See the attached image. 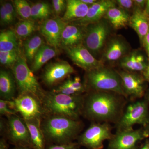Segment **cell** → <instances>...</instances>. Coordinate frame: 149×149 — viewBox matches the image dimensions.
Returning <instances> with one entry per match:
<instances>
[{
	"mask_svg": "<svg viewBox=\"0 0 149 149\" xmlns=\"http://www.w3.org/2000/svg\"><path fill=\"white\" fill-rule=\"evenodd\" d=\"M41 128L47 144H64L74 142L83 128L82 122L60 116L47 115Z\"/></svg>",
	"mask_w": 149,
	"mask_h": 149,
	"instance_id": "cell-1",
	"label": "cell"
},
{
	"mask_svg": "<svg viewBox=\"0 0 149 149\" xmlns=\"http://www.w3.org/2000/svg\"><path fill=\"white\" fill-rule=\"evenodd\" d=\"M118 99L108 92H94L84 98L83 114L95 121H112L118 116L121 110Z\"/></svg>",
	"mask_w": 149,
	"mask_h": 149,
	"instance_id": "cell-2",
	"label": "cell"
},
{
	"mask_svg": "<svg viewBox=\"0 0 149 149\" xmlns=\"http://www.w3.org/2000/svg\"><path fill=\"white\" fill-rule=\"evenodd\" d=\"M84 98L52 92L46 93L43 106L47 115L60 116L78 120L83 114Z\"/></svg>",
	"mask_w": 149,
	"mask_h": 149,
	"instance_id": "cell-3",
	"label": "cell"
},
{
	"mask_svg": "<svg viewBox=\"0 0 149 149\" xmlns=\"http://www.w3.org/2000/svg\"><path fill=\"white\" fill-rule=\"evenodd\" d=\"M86 78L87 85L94 92L110 91L127 97L117 71L103 65L87 72Z\"/></svg>",
	"mask_w": 149,
	"mask_h": 149,
	"instance_id": "cell-4",
	"label": "cell"
},
{
	"mask_svg": "<svg viewBox=\"0 0 149 149\" xmlns=\"http://www.w3.org/2000/svg\"><path fill=\"white\" fill-rule=\"evenodd\" d=\"M12 68L19 95H31L42 104L46 93L42 90L33 72L28 67L25 56L20 53L18 60Z\"/></svg>",
	"mask_w": 149,
	"mask_h": 149,
	"instance_id": "cell-5",
	"label": "cell"
},
{
	"mask_svg": "<svg viewBox=\"0 0 149 149\" xmlns=\"http://www.w3.org/2000/svg\"><path fill=\"white\" fill-rule=\"evenodd\" d=\"M111 26L106 19H102L86 27V34L83 45L94 56L105 48L111 32Z\"/></svg>",
	"mask_w": 149,
	"mask_h": 149,
	"instance_id": "cell-6",
	"label": "cell"
},
{
	"mask_svg": "<svg viewBox=\"0 0 149 149\" xmlns=\"http://www.w3.org/2000/svg\"><path fill=\"white\" fill-rule=\"evenodd\" d=\"M113 136L111 126L108 123H93L78 136L77 143L88 149H102L104 141H109Z\"/></svg>",
	"mask_w": 149,
	"mask_h": 149,
	"instance_id": "cell-7",
	"label": "cell"
},
{
	"mask_svg": "<svg viewBox=\"0 0 149 149\" xmlns=\"http://www.w3.org/2000/svg\"><path fill=\"white\" fill-rule=\"evenodd\" d=\"M149 123L148 104L145 101H138L127 107L124 114L119 119L118 130L133 128L136 124L145 126Z\"/></svg>",
	"mask_w": 149,
	"mask_h": 149,
	"instance_id": "cell-8",
	"label": "cell"
},
{
	"mask_svg": "<svg viewBox=\"0 0 149 149\" xmlns=\"http://www.w3.org/2000/svg\"><path fill=\"white\" fill-rule=\"evenodd\" d=\"M15 110L24 120L42 119L46 115L42 104L35 97L29 95H19L13 100Z\"/></svg>",
	"mask_w": 149,
	"mask_h": 149,
	"instance_id": "cell-9",
	"label": "cell"
},
{
	"mask_svg": "<svg viewBox=\"0 0 149 149\" xmlns=\"http://www.w3.org/2000/svg\"><path fill=\"white\" fill-rule=\"evenodd\" d=\"M149 137L145 128L117 130L109 140L108 149H137L138 144Z\"/></svg>",
	"mask_w": 149,
	"mask_h": 149,
	"instance_id": "cell-10",
	"label": "cell"
},
{
	"mask_svg": "<svg viewBox=\"0 0 149 149\" xmlns=\"http://www.w3.org/2000/svg\"><path fill=\"white\" fill-rule=\"evenodd\" d=\"M8 119L7 136L10 143L15 146H22L31 148L30 134L24 119L17 115L9 116Z\"/></svg>",
	"mask_w": 149,
	"mask_h": 149,
	"instance_id": "cell-11",
	"label": "cell"
},
{
	"mask_svg": "<svg viewBox=\"0 0 149 149\" xmlns=\"http://www.w3.org/2000/svg\"><path fill=\"white\" fill-rule=\"evenodd\" d=\"M65 49L73 63L87 72L104 65V63L95 58L83 44Z\"/></svg>",
	"mask_w": 149,
	"mask_h": 149,
	"instance_id": "cell-12",
	"label": "cell"
},
{
	"mask_svg": "<svg viewBox=\"0 0 149 149\" xmlns=\"http://www.w3.org/2000/svg\"><path fill=\"white\" fill-rule=\"evenodd\" d=\"M67 24L62 19H49L40 25V32L48 45L57 49L61 46L63 32Z\"/></svg>",
	"mask_w": 149,
	"mask_h": 149,
	"instance_id": "cell-13",
	"label": "cell"
},
{
	"mask_svg": "<svg viewBox=\"0 0 149 149\" xmlns=\"http://www.w3.org/2000/svg\"><path fill=\"white\" fill-rule=\"evenodd\" d=\"M74 72V68L67 62L56 61L46 66L42 78L46 85L52 86Z\"/></svg>",
	"mask_w": 149,
	"mask_h": 149,
	"instance_id": "cell-14",
	"label": "cell"
},
{
	"mask_svg": "<svg viewBox=\"0 0 149 149\" xmlns=\"http://www.w3.org/2000/svg\"><path fill=\"white\" fill-rule=\"evenodd\" d=\"M122 81L123 88L126 96L142 97L145 93V78L143 76L125 70L117 71Z\"/></svg>",
	"mask_w": 149,
	"mask_h": 149,
	"instance_id": "cell-15",
	"label": "cell"
},
{
	"mask_svg": "<svg viewBox=\"0 0 149 149\" xmlns=\"http://www.w3.org/2000/svg\"><path fill=\"white\" fill-rule=\"evenodd\" d=\"M129 45L122 36H116L106 44L102 61L113 62L120 60L128 54Z\"/></svg>",
	"mask_w": 149,
	"mask_h": 149,
	"instance_id": "cell-16",
	"label": "cell"
},
{
	"mask_svg": "<svg viewBox=\"0 0 149 149\" xmlns=\"http://www.w3.org/2000/svg\"><path fill=\"white\" fill-rule=\"evenodd\" d=\"M116 5L115 1H98L93 5L89 6L88 13L84 18L75 22L77 24L83 26L95 23L104 18L108 10L111 8L116 6Z\"/></svg>",
	"mask_w": 149,
	"mask_h": 149,
	"instance_id": "cell-17",
	"label": "cell"
},
{
	"mask_svg": "<svg viewBox=\"0 0 149 149\" xmlns=\"http://www.w3.org/2000/svg\"><path fill=\"white\" fill-rule=\"evenodd\" d=\"M86 32V26L67 24L63 32L61 45L65 49L83 44Z\"/></svg>",
	"mask_w": 149,
	"mask_h": 149,
	"instance_id": "cell-18",
	"label": "cell"
},
{
	"mask_svg": "<svg viewBox=\"0 0 149 149\" xmlns=\"http://www.w3.org/2000/svg\"><path fill=\"white\" fill-rule=\"evenodd\" d=\"M129 26L137 33L141 45L149 30V17L144 10L135 6L130 17Z\"/></svg>",
	"mask_w": 149,
	"mask_h": 149,
	"instance_id": "cell-19",
	"label": "cell"
},
{
	"mask_svg": "<svg viewBox=\"0 0 149 149\" xmlns=\"http://www.w3.org/2000/svg\"><path fill=\"white\" fill-rule=\"evenodd\" d=\"M29 130L33 149H45L47 143L42 128V119L24 120Z\"/></svg>",
	"mask_w": 149,
	"mask_h": 149,
	"instance_id": "cell-20",
	"label": "cell"
},
{
	"mask_svg": "<svg viewBox=\"0 0 149 149\" xmlns=\"http://www.w3.org/2000/svg\"><path fill=\"white\" fill-rule=\"evenodd\" d=\"M89 8L81 0L66 1V9L62 19L66 22L80 20L86 16Z\"/></svg>",
	"mask_w": 149,
	"mask_h": 149,
	"instance_id": "cell-21",
	"label": "cell"
},
{
	"mask_svg": "<svg viewBox=\"0 0 149 149\" xmlns=\"http://www.w3.org/2000/svg\"><path fill=\"white\" fill-rule=\"evenodd\" d=\"M15 79L11 72L2 70L0 72V95L2 100H13L16 92Z\"/></svg>",
	"mask_w": 149,
	"mask_h": 149,
	"instance_id": "cell-22",
	"label": "cell"
},
{
	"mask_svg": "<svg viewBox=\"0 0 149 149\" xmlns=\"http://www.w3.org/2000/svg\"><path fill=\"white\" fill-rule=\"evenodd\" d=\"M130 17L128 13L122 9L115 6L108 10L104 18L107 20L113 29L118 30L129 25Z\"/></svg>",
	"mask_w": 149,
	"mask_h": 149,
	"instance_id": "cell-23",
	"label": "cell"
},
{
	"mask_svg": "<svg viewBox=\"0 0 149 149\" xmlns=\"http://www.w3.org/2000/svg\"><path fill=\"white\" fill-rule=\"evenodd\" d=\"M85 91V87L80 77H75L67 79L52 92L68 95H80Z\"/></svg>",
	"mask_w": 149,
	"mask_h": 149,
	"instance_id": "cell-24",
	"label": "cell"
},
{
	"mask_svg": "<svg viewBox=\"0 0 149 149\" xmlns=\"http://www.w3.org/2000/svg\"><path fill=\"white\" fill-rule=\"evenodd\" d=\"M57 49L49 45H43L35 55L32 61L31 70L37 72L49 61L57 54Z\"/></svg>",
	"mask_w": 149,
	"mask_h": 149,
	"instance_id": "cell-25",
	"label": "cell"
},
{
	"mask_svg": "<svg viewBox=\"0 0 149 149\" xmlns=\"http://www.w3.org/2000/svg\"><path fill=\"white\" fill-rule=\"evenodd\" d=\"M17 42L15 32L10 29L2 31L0 34V52L19 50Z\"/></svg>",
	"mask_w": 149,
	"mask_h": 149,
	"instance_id": "cell-26",
	"label": "cell"
},
{
	"mask_svg": "<svg viewBox=\"0 0 149 149\" xmlns=\"http://www.w3.org/2000/svg\"><path fill=\"white\" fill-rule=\"evenodd\" d=\"M44 44L42 38L39 35H35L26 40L24 44V56L26 59L33 61L35 55Z\"/></svg>",
	"mask_w": 149,
	"mask_h": 149,
	"instance_id": "cell-27",
	"label": "cell"
},
{
	"mask_svg": "<svg viewBox=\"0 0 149 149\" xmlns=\"http://www.w3.org/2000/svg\"><path fill=\"white\" fill-rule=\"evenodd\" d=\"M37 29V25L32 19H24L17 23L15 33L20 39H24L32 35Z\"/></svg>",
	"mask_w": 149,
	"mask_h": 149,
	"instance_id": "cell-28",
	"label": "cell"
},
{
	"mask_svg": "<svg viewBox=\"0 0 149 149\" xmlns=\"http://www.w3.org/2000/svg\"><path fill=\"white\" fill-rule=\"evenodd\" d=\"M139 50H135L129 53L120 60V66L124 70L130 72H136L138 63Z\"/></svg>",
	"mask_w": 149,
	"mask_h": 149,
	"instance_id": "cell-29",
	"label": "cell"
},
{
	"mask_svg": "<svg viewBox=\"0 0 149 149\" xmlns=\"http://www.w3.org/2000/svg\"><path fill=\"white\" fill-rule=\"evenodd\" d=\"M51 13L49 6L47 3L39 2L31 6V18L34 19L47 18Z\"/></svg>",
	"mask_w": 149,
	"mask_h": 149,
	"instance_id": "cell-30",
	"label": "cell"
},
{
	"mask_svg": "<svg viewBox=\"0 0 149 149\" xmlns=\"http://www.w3.org/2000/svg\"><path fill=\"white\" fill-rule=\"evenodd\" d=\"M13 5L17 13L24 19L31 17V6L25 0H15Z\"/></svg>",
	"mask_w": 149,
	"mask_h": 149,
	"instance_id": "cell-31",
	"label": "cell"
},
{
	"mask_svg": "<svg viewBox=\"0 0 149 149\" xmlns=\"http://www.w3.org/2000/svg\"><path fill=\"white\" fill-rule=\"evenodd\" d=\"M19 50L10 52H0V62L6 67L13 66L20 55Z\"/></svg>",
	"mask_w": 149,
	"mask_h": 149,
	"instance_id": "cell-32",
	"label": "cell"
},
{
	"mask_svg": "<svg viewBox=\"0 0 149 149\" xmlns=\"http://www.w3.org/2000/svg\"><path fill=\"white\" fill-rule=\"evenodd\" d=\"M0 113L2 115H4L7 117L17 115V112L15 110V104L13 100H0Z\"/></svg>",
	"mask_w": 149,
	"mask_h": 149,
	"instance_id": "cell-33",
	"label": "cell"
},
{
	"mask_svg": "<svg viewBox=\"0 0 149 149\" xmlns=\"http://www.w3.org/2000/svg\"><path fill=\"white\" fill-rule=\"evenodd\" d=\"M81 146L77 142L64 144H47L45 149H80Z\"/></svg>",
	"mask_w": 149,
	"mask_h": 149,
	"instance_id": "cell-34",
	"label": "cell"
},
{
	"mask_svg": "<svg viewBox=\"0 0 149 149\" xmlns=\"http://www.w3.org/2000/svg\"><path fill=\"white\" fill-rule=\"evenodd\" d=\"M115 2L119 8L128 13L131 10L133 12L135 8L134 1L132 0H117L115 1Z\"/></svg>",
	"mask_w": 149,
	"mask_h": 149,
	"instance_id": "cell-35",
	"label": "cell"
},
{
	"mask_svg": "<svg viewBox=\"0 0 149 149\" xmlns=\"http://www.w3.org/2000/svg\"><path fill=\"white\" fill-rule=\"evenodd\" d=\"M53 7L56 14L58 15L66 9V1L63 0H53Z\"/></svg>",
	"mask_w": 149,
	"mask_h": 149,
	"instance_id": "cell-36",
	"label": "cell"
},
{
	"mask_svg": "<svg viewBox=\"0 0 149 149\" xmlns=\"http://www.w3.org/2000/svg\"><path fill=\"white\" fill-rule=\"evenodd\" d=\"M0 18L1 22L3 24H9L12 23L9 17L3 3L1 5L0 8Z\"/></svg>",
	"mask_w": 149,
	"mask_h": 149,
	"instance_id": "cell-37",
	"label": "cell"
},
{
	"mask_svg": "<svg viewBox=\"0 0 149 149\" xmlns=\"http://www.w3.org/2000/svg\"><path fill=\"white\" fill-rule=\"evenodd\" d=\"M6 10L12 22L14 21L15 17V10L14 6L9 2L3 3Z\"/></svg>",
	"mask_w": 149,
	"mask_h": 149,
	"instance_id": "cell-38",
	"label": "cell"
},
{
	"mask_svg": "<svg viewBox=\"0 0 149 149\" xmlns=\"http://www.w3.org/2000/svg\"><path fill=\"white\" fill-rule=\"evenodd\" d=\"M141 46L146 51L148 57H149V30L147 35L144 37Z\"/></svg>",
	"mask_w": 149,
	"mask_h": 149,
	"instance_id": "cell-39",
	"label": "cell"
},
{
	"mask_svg": "<svg viewBox=\"0 0 149 149\" xmlns=\"http://www.w3.org/2000/svg\"><path fill=\"white\" fill-rule=\"evenodd\" d=\"M147 1L146 0H135L134 1L135 6L144 10Z\"/></svg>",
	"mask_w": 149,
	"mask_h": 149,
	"instance_id": "cell-40",
	"label": "cell"
},
{
	"mask_svg": "<svg viewBox=\"0 0 149 149\" xmlns=\"http://www.w3.org/2000/svg\"><path fill=\"white\" fill-rule=\"evenodd\" d=\"M9 146L5 139L2 138L0 140V149H8Z\"/></svg>",
	"mask_w": 149,
	"mask_h": 149,
	"instance_id": "cell-41",
	"label": "cell"
},
{
	"mask_svg": "<svg viewBox=\"0 0 149 149\" xmlns=\"http://www.w3.org/2000/svg\"><path fill=\"white\" fill-rule=\"evenodd\" d=\"M148 58V67L146 71L143 73V76L145 78V80L149 83V57Z\"/></svg>",
	"mask_w": 149,
	"mask_h": 149,
	"instance_id": "cell-42",
	"label": "cell"
},
{
	"mask_svg": "<svg viewBox=\"0 0 149 149\" xmlns=\"http://www.w3.org/2000/svg\"><path fill=\"white\" fill-rule=\"evenodd\" d=\"M81 1L83 2V3L89 6L93 5L98 1H96V0H81Z\"/></svg>",
	"mask_w": 149,
	"mask_h": 149,
	"instance_id": "cell-43",
	"label": "cell"
},
{
	"mask_svg": "<svg viewBox=\"0 0 149 149\" xmlns=\"http://www.w3.org/2000/svg\"><path fill=\"white\" fill-rule=\"evenodd\" d=\"M144 11L147 15V16L149 17V0L147 1L146 4L144 8Z\"/></svg>",
	"mask_w": 149,
	"mask_h": 149,
	"instance_id": "cell-44",
	"label": "cell"
},
{
	"mask_svg": "<svg viewBox=\"0 0 149 149\" xmlns=\"http://www.w3.org/2000/svg\"><path fill=\"white\" fill-rule=\"evenodd\" d=\"M139 149H149V140H147L146 143Z\"/></svg>",
	"mask_w": 149,
	"mask_h": 149,
	"instance_id": "cell-45",
	"label": "cell"
},
{
	"mask_svg": "<svg viewBox=\"0 0 149 149\" xmlns=\"http://www.w3.org/2000/svg\"><path fill=\"white\" fill-rule=\"evenodd\" d=\"M13 149H33L30 147L27 146H15Z\"/></svg>",
	"mask_w": 149,
	"mask_h": 149,
	"instance_id": "cell-46",
	"label": "cell"
},
{
	"mask_svg": "<svg viewBox=\"0 0 149 149\" xmlns=\"http://www.w3.org/2000/svg\"><path fill=\"white\" fill-rule=\"evenodd\" d=\"M144 127L149 136V123L147 125H146V126H144Z\"/></svg>",
	"mask_w": 149,
	"mask_h": 149,
	"instance_id": "cell-47",
	"label": "cell"
},
{
	"mask_svg": "<svg viewBox=\"0 0 149 149\" xmlns=\"http://www.w3.org/2000/svg\"><path fill=\"white\" fill-rule=\"evenodd\" d=\"M147 99L148 101H149V90L148 92V95H147Z\"/></svg>",
	"mask_w": 149,
	"mask_h": 149,
	"instance_id": "cell-48",
	"label": "cell"
}]
</instances>
